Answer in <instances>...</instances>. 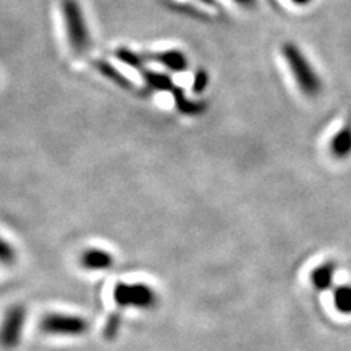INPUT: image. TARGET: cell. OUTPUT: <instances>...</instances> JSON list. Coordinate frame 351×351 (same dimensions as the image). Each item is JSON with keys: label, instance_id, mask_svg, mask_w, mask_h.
Here are the masks:
<instances>
[{"label": "cell", "instance_id": "cell-4", "mask_svg": "<svg viewBox=\"0 0 351 351\" xmlns=\"http://www.w3.org/2000/svg\"><path fill=\"white\" fill-rule=\"evenodd\" d=\"M88 328L90 325L84 317L64 313H49L40 322L41 331L50 335L80 337L88 331Z\"/></svg>", "mask_w": 351, "mask_h": 351}, {"label": "cell", "instance_id": "cell-7", "mask_svg": "<svg viewBox=\"0 0 351 351\" xmlns=\"http://www.w3.org/2000/svg\"><path fill=\"white\" fill-rule=\"evenodd\" d=\"M114 258L103 249H88L81 255V265L88 271H106L113 267Z\"/></svg>", "mask_w": 351, "mask_h": 351}, {"label": "cell", "instance_id": "cell-1", "mask_svg": "<svg viewBox=\"0 0 351 351\" xmlns=\"http://www.w3.org/2000/svg\"><path fill=\"white\" fill-rule=\"evenodd\" d=\"M282 54L300 91L307 97H316L319 94L322 81L300 49L293 43H287L284 44Z\"/></svg>", "mask_w": 351, "mask_h": 351}, {"label": "cell", "instance_id": "cell-12", "mask_svg": "<svg viewBox=\"0 0 351 351\" xmlns=\"http://www.w3.org/2000/svg\"><path fill=\"white\" fill-rule=\"evenodd\" d=\"M93 64L95 66L98 72L106 76L107 80L117 84L119 86L125 88V90H129V88L134 86V85L130 84V81L126 78V76L122 72H119L112 63H108L106 60H94Z\"/></svg>", "mask_w": 351, "mask_h": 351}, {"label": "cell", "instance_id": "cell-14", "mask_svg": "<svg viewBox=\"0 0 351 351\" xmlns=\"http://www.w3.org/2000/svg\"><path fill=\"white\" fill-rule=\"evenodd\" d=\"M114 54L120 62L130 66V68H134L136 71H141L142 68H145V66H144V63H145L144 56H141V54L135 53L134 50L126 49V47H120V49L116 50Z\"/></svg>", "mask_w": 351, "mask_h": 351}, {"label": "cell", "instance_id": "cell-8", "mask_svg": "<svg viewBox=\"0 0 351 351\" xmlns=\"http://www.w3.org/2000/svg\"><path fill=\"white\" fill-rule=\"evenodd\" d=\"M329 149H331V154L338 160H344L351 156V120H348L332 136Z\"/></svg>", "mask_w": 351, "mask_h": 351}, {"label": "cell", "instance_id": "cell-13", "mask_svg": "<svg viewBox=\"0 0 351 351\" xmlns=\"http://www.w3.org/2000/svg\"><path fill=\"white\" fill-rule=\"evenodd\" d=\"M334 304L338 312L351 313V285H339L334 290Z\"/></svg>", "mask_w": 351, "mask_h": 351}, {"label": "cell", "instance_id": "cell-11", "mask_svg": "<svg viewBox=\"0 0 351 351\" xmlns=\"http://www.w3.org/2000/svg\"><path fill=\"white\" fill-rule=\"evenodd\" d=\"M139 73L144 78L145 84L152 88V90L157 91H171L174 88L173 80L167 73H161V72H156V71H149L147 68H142L139 71Z\"/></svg>", "mask_w": 351, "mask_h": 351}, {"label": "cell", "instance_id": "cell-2", "mask_svg": "<svg viewBox=\"0 0 351 351\" xmlns=\"http://www.w3.org/2000/svg\"><path fill=\"white\" fill-rule=\"evenodd\" d=\"M62 14L72 50L76 54L86 53L91 46V38L78 0H62Z\"/></svg>", "mask_w": 351, "mask_h": 351}, {"label": "cell", "instance_id": "cell-17", "mask_svg": "<svg viewBox=\"0 0 351 351\" xmlns=\"http://www.w3.org/2000/svg\"><path fill=\"white\" fill-rule=\"evenodd\" d=\"M208 84H210V75L205 69H197L195 73V78H193V85H192V90L195 94H202Z\"/></svg>", "mask_w": 351, "mask_h": 351}, {"label": "cell", "instance_id": "cell-15", "mask_svg": "<svg viewBox=\"0 0 351 351\" xmlns=\"http://www.w3.org/2000/svg\"><path fill=\"white\" fill-rule=\"evenodd\" d=\"M120 324H122V317H120L119 313L110 315L107 322H106V325H104L103 335H104L107 339H110V341H112V339H114V338L117 337V334H119Z\"/></svg>", "mask_w": 351, "mask_h": 351}, {"label": "cell", "instance_id": "cell-18", "mask_svg": "<svg viewBox=\"0 0 351 351\" xmlns=\"http://www.w3.org/2000/svg\"><path fill=\"white\" fill-rule=\"evenodd\" d=\"M291 2H294L295 5H307L311 0H291Z\"/></svg>", "mask_w": 351, "mask_h": 351}, {"label": "cell", "instance_id": "cell-5", "mask_svg": "<svg viewBox=\"0 0 351 351\" xmlns=\"http://www.w3.org/2000/svg\"><path fill=\"white\" fill-rule=\"evenodd\" d=\"M27 322V307L14 304L6 311L3 321L0 324V347L14 350L19 346L22 331Z\"/></svg>", "mask_w": 351, "mask_h": 351}, {"label": "cell", "instance_id": "cell-3", "mask_svg": "<svg viewBox=\"0 0 351 351\" xmlns=\"http://www.w3.org/2000/svg\"><path fill=\"white\" fill-rule=\"evenodd\" d=\"M113 299L120 307L151 309L157 303V294L147 284L117 282L113 291Z\"/></svg>", "mask_w": 351, "mask_h": 351}, {"label": "cell", "instance_id": "cell-6", "mask_svg": "<svg viewBox=\"0 0 351 351\" xmlns=\"http://www.w3.org/2000/svg\"><path fill=\"white\" fill-rule=\"evenodd\" d=\"M144 59L157 62L164 68H167L173 72H183L188 69L189 62L186 59L184 54L179 50H167V51H156V53H147L144 54Z\"/></svg>", "mask_w": 351, "mask_h": 351}, {"label": "cell", "instance_id": "cell-10", "mask_svg": "<svg viewBox=\"0 0 351 351\" xmlns=\"http://www.w3.org/2000/svg\"><path fill=\"white\" fill-rule=\"evenodd\" d=\"M334 276H335V263L324 262L311 272V281L315 289L324 291L332 287Z\"/></svg>", "mask_w": 351, "mask_h": 351}, {"label": "cell", "instance_id": "cell-19", "mask_svg": "<svg viewBox=\"0 0 351 351\" xmlns=\"http://www.w3.org/2000/svg\"><path fill=\"white\" fill-rule=\"evenodd\" d=\"M236 2H239V3H241V5H247V3L252 2V0H236Z\"/></svg>", "mask_w": 351, "mask_h": 351}, {"label": "cell", "instance_id": "cell-16", "mask_svg": "<svg viewBox=\"0 0 351 351\" xmlns=\"http://www.w3.org/2000/svg\"><path fill=\"white\" fill-rule=\"evenodd\" d=\"M15 261L16 252L14 246L8 243L3 237H0V263H3V265H12Z\"/></svg>", "mask_w": 351, "mask_h": 351}, {"label": "cell", "instance_id": "cell-9", "mask_svg": "<svg viewBox=\"0 0 351 351\" xmlns=\"http://www.w3.org/2000/svg\"><path fill=\"white\" fill-rule=\"evenodd\" d=\"M173 97H174V103L176 107L180 113L186 114V116H197V114H202L205 110H206V103L204 101H193L191 98L186 97L184 91L179 86H174L173 90Z\"/></svg>", "mask_w": 351, "mask_h": 351}]
</instances>
